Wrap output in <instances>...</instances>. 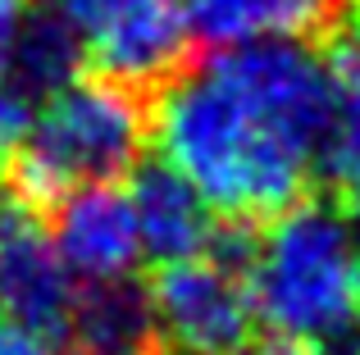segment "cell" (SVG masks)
Masks as SVG:
<instances>
[{"mask_svg":"<svg viewBox=\"0 0 360 355\" xmlns=\"http://www.w3.org/2000/svg\"><path fill=\"white\" fill-rule=\"evenodd\" d=\"M328 123V64L306 41L219 51L169 78L150 109L160 160L233 223L274 219L306 196Z\"/></svg>","mask_w":360,"mask_h":355,"instance_id":"obj_1","label":"cell"},{"mask_svg":"<svg viewBox=\"0 0 360 355\" xmlns=\"http://www.w3.org/2000/svg\"><path fill=\"white\" fill-rule=\"evenodd\" d=\"M255 319L306 355H360V237L356 219L324 201L274 214L246 260Z\"/></svg>","mask_w":360,"mask_h":355,"instance_id":"obj_2","label":"cell"},{"mask_svg":"<svg viewBox=\"0 0 360 355\" xmlns=\"http://www.w3.org/2000/svg\"><path fill=\"white\" fill-rule=\"evenodd\" d=\"M150 137V109L137 87L105 73H78L32 105L14 151L23 201H60L78 187L132 173Z\"/></svg>","mask_w":360,"mask_h":355,"instance_id":"obj_3","label":"cell"},{"mask_svg":"<svg viewBox=\"0 0 360 355\" xmlns=\"http://www.w3.org/2000/svg\"><path fill=\"white\" fill-rule=\"evenodd\" d=\"M82 64L128 87H165L192 46L183 0H51Z\"/></svg>","mask_w":360,"mask_h":355,"instance_id":"obj_4","label":"cell"},{"mask_svg":"<svg viewBox=\"0 0 360 355\" xmlns=\"http://www.w3.org/2000/svg\"><path fill=\"white\" fill-rule=\"evenodd\" d=\"M146 292L155 305L160 333L174 342V351L229 355L251 337L255 305L246 292V274L214 250L160 264Z\"/></svg>","mask_w":360,"mask_h":355,"instance_id":"obj_5","label":"cell"},{"mask_svg":"<svg viewBox=\"0 0 360 355\" xmlns=\"http://www.w3.org/2000/svg\"><path fill=\"white\" fill-rule=\"evenodd\" d=\"M78 278L60 260L51 223L37 219L32 201L0 196V319L41 337H64Z\"/></svg>","mask_w":360,"mask_h":355,"instance_id":"obj_6","label":"cell"},{"mask_svg":"<svg viewBox=\"0 0 360 355\" xmlns=\"http://www.w3.org/2000/svg\"><path fill=\"white\" fill-rule=\"evenodd\" d=\"M51 237L60 260L78 283H119L146 260L128 192L115 182L78 187V192L51 201Z\"/></svg>","mask_w":360,"mask_h":355,"instance_id":"obj_7","label":"cell"},{"mask_svg":"<svg viewBox=\"0 0 360 355\" xmlns=\"http://www.w3.org/2000/svg\"><path fill=\"white\" fill-rule=\"evenodd\" d=\"M128 201L132 214H137L141 250L160 264L205 255L219 237V223H214V210L205 205V196L178 169H169L165 160L150 164V169H137Z\"/></svg>","mask_w":360,"mask_h":355,"instance_id":"obj_8","label":"cell"},{"mask_svg":"<svg viewBox=\"0 0 360 355\" xmlns=\"http://www.w3.org/2000/svg\"><path fill=\"white\" fill-rule=\"evenodd\" d=\"M338 0H183L187 36L205 51H242L264 41H306L324 32Z\"/></svg>","mask_w":360,"mask_h":355,"instance_id":"obj_9","label":"cell"},{"mask_svg":"<svg viewBox=\"0 0 360 355\" xmlns=\"http://www.w3.org/2000/svg\"><path fill=\"white\" fill-rule=\"evenodd\" d=\"M160 323L150 292L132 278L119 283H82L73 296L64 342L73 355H150Z\"/></svg>","mask_w":360,"mask_h":355,"instance_id":"obj_10","label":"cell"},{"mask_svg":"<svg viewBox=\"0 0 360 355\" xmlns=\"http://www.w3.org/2000/svg\"><path fill=\"white\" fill-rule=\"evenodd\" d=\"M82 73V51L69 36V27L55 14H37L32 27L23 32V46L14 55V69L5 82H14L18 91H27L32 100H41L46 91L64 87L69 78Z\"/></svg>","mask_w":360,"mask_h":355,"instance_id":"obj_11","label":"cell"},{"mask_svg":"<svg viewBox=\"0 0 360 355\" xmlns=\"http://www.w3.org/2000/svg\"><path fill=\"white\" fill-rule=\"evenodd\" d=\"M315 169L342 192V201H352V210H360V114H333Z\"/></svg>","mask_w":360,"mask_h":355,"instance_id":"obj_12","label":"cell"},{"mask_svg":"<svg viewBox=\"0 0 360 355\" xmlns=\"http://www.w3.org/2000/svg\"><path fill=\"white\" fill-rule=\"evenodd\" d=\"M37 100L27 91H18L14 82H0V173H5L9 155L18 151V137L27 133V119H32Z\"/></svg>","mask_w":360,"mask_h":355,"instance_id":"obj_13","label":"cell"},{"mask_svg":"<svg viewBox=\"0 0 360 355\" xmlns=\"http://www.w3.org/2000/svg\"><path fill=\"white\" fill-rule=\"evenodd\" d=\"M32 18H37L32 0H0V82L14 69V55L23 46V32L32 27Z\"/></svg>","mask_w":360,"mask_h":355,"instance_id":"obj_14","label":"cell"},{"mask_svg":"<svg viewBox=\"0 0 360 355\" xmlns=\"http://www.w3.org/2000/svg\"><path fill=\"white\" fill-rule=\"evenodd\" d=\"M0 355H60V351H55V337H41V333H27L18 323L0 319Z\"/></svg>","mask_w":360,"mask_h":355,"instance_id":"obj_15","label":"cell"},{"mask_svg":"<svg viewBox=\"0 0 360 355\" xmlns=\"http://www.w3.org/2000/svg\"><path fill=\"white\" fill-rule=\"evenodd\" d=\"M229 355H306L297 347V342H288V337H264V342H251L246 337L238 351H229Z\"/></svg>","mask_w":360,"mask_h":355,"instance_id":"obj_16","label":"cell"},{"mask_svg":"<svg viewBox=\"0 0 360 355\" xmlns=\"http://www.w3.org/2000/svg\"><path fill=\"white\" fill-rule=\"evenodd\" d=\"M150 355H155V351H150ZM169 355H187V351H169Z\"/></svg>","mask_w":360,"mask_h":355,"instance_id":"obj_17","label":"cell"}]
</instances>
